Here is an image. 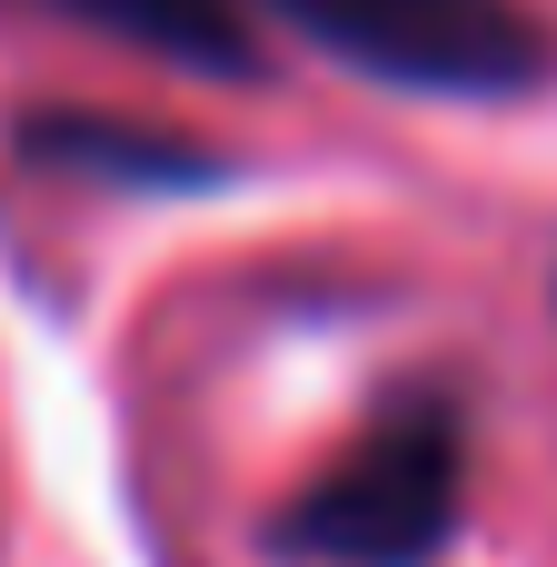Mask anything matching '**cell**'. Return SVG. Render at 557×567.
Returning <instances> with one entry per match:
<instances>
[{"mask_svg": "<svg viewBox=\"0 0 557 567\" xmlns=\"http://www.w3.org/2000/svg\"><path fill=\"white\" fill-rule=\"evenodd\" d=\"M458 528H468V409L448 389H409L339 449V468H319L279 508L269 548L309 567H439Z\"/></svg>", "mask_w": 557, "mask_h": 567, "instance_id": "1", "label": "cell"}, {"mask_svg": "<svg viewBox=\"0 0 557 567\" xmlns=\"http://www.w3.org/2000/svg\"><path fill=\"white\" fill-rule=\"evenodd\" d=\"M409 100H538L557 80L548 20L518 0H239Z\"/></svg>", "mask_w": 557, "mask_h": 567, "instance_id": "2", "label": "cell"}, {"mask_svg": "<svg viewBox=\"0 0 557 567\" xmlns=\"http://www.w3.org/2000/svg\"><path fill=\"white\" fill-rule=\"evenodd\" d=\"M20 150L60 179H100V189H140V199H179V189H229V159L140 120H100V110H40L20 120Z\"/></svg>", "mask_w": 557, "mask_h": 567, "instance_id": "3", "label": "cell"}, {"mask_svg": "<svg viewBox=\"0 0 557 567\" xmlns=\"http://www.w3.org/2000/svg\"><path fill=\"white\" fill-rule=\"evenodd\" d=\"M50 20H80L159 70H189V80H259V40H249V10L239 0H30Z\"/></svg>", "mask_w": 557, "mask_h": 567, "instance_id": "4", "label": "cell"}]
</instances>
